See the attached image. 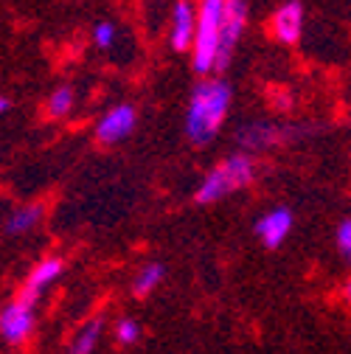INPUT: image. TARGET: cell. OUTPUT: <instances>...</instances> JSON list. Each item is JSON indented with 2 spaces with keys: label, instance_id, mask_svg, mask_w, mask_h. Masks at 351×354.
<instances>
[{
  "label": "cell",
  "instance_id": "7c38bea8",
  "mask_svg": "<svg viewBox=\"0 0 351 354\" xmlns=\"http://www.w3.org/2000/svg\"><path fill=\"white\" fill-rule=\"evenodd\" d=\"M99 337H102V321H99V318L87 321V324L79 329V335H76V340H73L70 354H93V348H96Z\"/></svg>",
  "mask_w": 351,
  "mask_h": 354
},
{
  "label": "cell",
  "instance_id": "9a60e30c",
  "mask_svg": "<svg viewBox=\"0 0 351 354\" xmlns=\"http://www.w3.org/2000/svg\"><path fill=\"white\" fill-rule=\"evenodd\" d=\"M115 337H118V343H124V346L135 343V340L141 337V326H138V321H133V318H121L118 326H115Z\"/></svg>",
  "mask_w": 351,
  "mask_h": 354
},
{
  "label": "cell",
  "instance_id": "8992f818",
  "mask_svg": "<svg viewBox=\"0 0 351 354\" xmlns=\"http://www.w3.org/2000/svg\"><path fill=\"white\" fill-rule=\"evenodd\" d=\"M133 127H135V110L129 107V104H121V107L110 110V113L102 118L96 136H99L102 144H115V141H121L124 136H129V132H133Z\"/></svg>",
  "mask_w": 351,
  "mask_h": 354
},
{
  "label": "cell",
  "instance_id": "2e32d148",
  "mask_svg": "<svg viewBox=\"0 0 351 354\" xmlns=\"http://www.w3.org/2000/svg\"><path fill=\"white\" fill-rule=\"evenodd\" d=\"M337 248L351 261V219H343L340 228H337Z\"/></svg>",
  "mask_w": 351,
  "mask_h": 354
},
{
  "label": "cell",
  "instance_id": "6da1fadb",
  "mask_svg": "<svg viewBox=\"0 0 351 354\" xmlns=\"http://www.w3.org/2000/svg\"><path fill=\"white\" fill-rule=\"evenodd\" d=\"M231 104V87L225 82H202L197 84V91L189 104V118H186V132L194 144H208L219 127L225 121Z\"/></svg>",
  "mask_w": 351,
  "mask_h": 354
},
{
  "label": "cell",
  "instance_id": "d6986e66",
  "mask_svg": "<svg viewBox=\"0 0 351 354\" xmlns=\"http://www.w3.org/2000/svg\"><path fill=\"white\" fill-rule=\"evenodd\" d=\"M345 298H348V301H351V281H348V284H345Z\"/></svg>",
  "mask_w": 351,
  "mask_h": 354
},
{
  "label": "cell",
  "instance_id": "4fadbf2b",
  "mask_svg": "<svg viewBox=\"0 0 351 354\" xmlns=\"http://www.w3.org/2000/svg\"><path fill=\"white\" fill-rule=\"evenodd\" d=\"M163 281V264H146V268L135 276V281H133V292L138 295V298H146V295H152V290L158 287Z\"/></svg>",
  "mask_w": 351,
  "mask_h": 354
},
{
  "label": "cell",
  "instance_id": "e0dca14e",
  "mask_svg": "<svg viewBox=\"0 0 351 354\" xmlns=\"http://www.w3.org/2000/svg\"><path fill=\"white\" fill-rule=\"evenodd\" d=\"M93 39H96L99 48H110L113 39H115V26L113 23H99L96 31H93Z\"/></svg>",
  "mask_w": 351,
  "mask_h": 354
},
{
  "label": "cell",
  "instance_id": "30bf717a",
  "mask_svg": "<svg viewBox=\"0 0 351 354\" xmlns=\"http://www.w3.org/2000/svg\"><path fill=\"white\" fill-rule=\"evenodd\" d=\"M301 20H303V9H301V3H295V0H292V3H287L284 9H278V15L273 20L278 39L287 42V46L298 42V37H301Z\"/></svg>",
  "mask_w": 351,
  "mask_h": 354
},
{
  "label": "cell",
  "instance_id": "7a4b0ae2",
  "mask_svg": "<svg viewBox=\"0 0 351 354\" xmlns=\"http://www.w3.org/2000/svg\"><path fill=\"white\" fill-rule=\"evenodd\" d=\"M228 0H202L200 6V26H197V48H194V71L208 73L216 68L219 39H222V20H225Z\"/></svg>",
  "mask_w": 351,
  "mask_h": 354
},
{
  "label": "cell",
  "instance_id": "ba28073f",
  "mask_svg": "<svg viewBox=\"0 0 351 354\" xmlns=\"http://www.w3.org/2000/svg\"><path fill=\"white\" fill-rule=\"evenodd\" d=\"M194 37V12L189 0H178L174 3V17H171V48L186 51Z\"/></svg>",
  "mask_w": 351,
  "mask_h": 354
},
{
  "label": "cell",
  "instance_id": "277c9868",
  "mask_svg": "<svg viewBox=\"0 0 351 354\" xmlns=\"http://www.w3.org/2000/svg\"><path fill=\"white\" fill-rule=\"evenodd\" d=\"M247 20V3L245 0H228L225 3V20H222V39H219V57H216V68L225 71L231 62V54L236 48V42L242 37Z\"/></svg>",
  "mask_w": 351,
  "mask_h": 354
},
{
  "label": "cell",
  "instance_id": "52a82bcc",
  "mask_svg": "<svg viewBox=\"0 0 351 354\" xmlns=\"http://www.w3.org/2000/svg\"><path fill=\"white\" fill-rule=\"evenodd\" d=\"M290 228H292V214L287 208H276V211H270L267 216H261L256 223V234L267 248H278L287 239Z\"/></svg>",
  "mask_w": 351,
  "mask_h": 354
},
{
  "label": "cell",
  "instance_id": "8fae6325",
  "mask_svg": "<svg viewBox=\"0 0 351 354\" xmlns=\"http://www.w3.org/2000/svg\"><path fill=\"white\" fill-rule=\"evenodd\" d=\"M42 219V205H26V208H17L12 216H9V223H6V234L15 236V234H26L31 231L37 223Z\"/></svg>",
  "mask_w": 351,
  "mask_h": 354
},
{
  "label": "cell",
  "instance_id": "3957f363",
  "mask_svg": "<svg viewBox=\"0 0 351 354\" xmlns=\"http://www.w3.org/2000/svg\"><path fill=\"white\" fill-rule=\"evenodd\" d=\"M250 180H253V160H250L247 155H234V158H228L222 166H216V169L205 177L202 186H200L197 194H194V200H197L200 205L216 203V200L228 197L231 192L247 186Z\"/></svg>",
  "mask_w": 351,
  "mask_h": 354
},
{
  "label": "cell",
  "instance_id": "5bb4252c",
  "mask_svg": "<svg viewBox=\"0 0 351 354\" xmlns=\"http://www.w3.org/2000/svg\"><path fill=\"white\" fill-rule=\"evenodd\" d=\"M70 104H73V93H70V87H59V91L51 96V102H48V113H51L54 118H62V115H68Z\"/></svg>",
  "mask_w": 351,
  "mask_h": 354
},
{
  "label": "cell",
  "instance_id": "ac0fdd59",
  "mask_svg": "<svg viewBox=\"0 0 351 354\" xmlns=\"http://www.w3.org/2000/svg\"><path fill=\"white\" fill-rule=\"evenodd\" d=\"M9 107H12V102H9V99H6V96H3V99H0V110H3V113H6V110H9Z\"/></svg>",
  "mask_w": 351,
  "mask_h": 354
},
{
  "label": "cell",
  "instance_id": "5b68a950",
  "mask_svg": "<svg viewBox=\"0 0 351 354\" xmlns=\"http://www.w3.org/2000/svg\"><path fill=\"white\" fill-rule=\"evenodd\" d=\"M34 298L20 295L17 301H12L3 315H0V332H3L6 343H23L34 326Z\"/></svg>",
  "mask_w": 351,
  "mask_h": 354
},
{
  "label": "cell",
  "instance_id": "9c48e42d",
  "mask_svg": "<svg viewBox=\"0 0 351 354\" xmlns=\"http://www.w3.org/2000/svg\"><path fill=\"white\" fill-rule=\"evenodd\" d=\"M59 273H62V261H59V259H46V261H39L37 268L31 270V276H28V281H26V287H23L20 295L37 301L42 290H46L54 279H59Z\"/></svg>",
  "mask_w": 351,
  "mask_h": 354
}]
</instances>
